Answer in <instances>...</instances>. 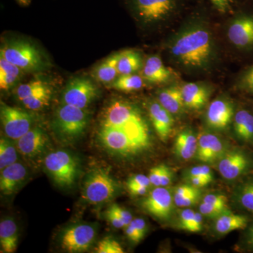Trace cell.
<instances>
[{"instance_id":"cell-1","label":"cell","mask_w":253,"mask_h":253,"mask_svg":"<svg viewBox=\"0 0 253 253\" xmlns=\"http://www.w3.org/2000/svg\"><path fill=\"white\" fill-rule=\"evenodd\" d=\"M204 22L195 20L172 37L168 50L173 60L192 71H203L212 66L217 50L212 32Z\"/></svg>"},{"instance_id":"cell-2","label":"cell","mask_w":253,"mask_h":253,"mask_svg":"<svg viewBox=\"0 0 253 253\" xmlns=\"http://www.w3.org/2000/svg\"><path fill=\"white\" fill-rule=\"evenodd\" d=\"M100 126L121 129L148 147L151 144L147 123L139 110L127 101H111L104 110Z\"/></svg>"},{"instance_id":"cell-3","label":"cell","mask_w":253,"mask_h":253,"mask_svg":"<svg viewBox=\"0 0 253 253\" xmlns=\"http://www.w3.org/2000/svg\"><path fill=\"white\" fill-rule=\"evenodd\" d=\"M44 166L51 179L61 187H70L77 180L79 162L68 151L59 150L50 153L44 158Z\"/></svg>"},{"instance_id":"cell-4","label":"cell","mask_w":253,"mask_h":253,"mask_svg":"<svg viewBox=\"0 0 253 253\" xmlns=\"http://www.w3.org/2000/svg\"><path fill=\"white\" fill-rule=\"evenodd\" d=\"M88 122L85 109L62 104L55 115L54 129L63 140H76L84 132Z\"/></svg>"},{"instance_id":"cell-5","label":"cell","mask_w":253,"mask_h":253,"mask_svg":"<svg viewBox=\"0 0 253 253\" xmlns=\"http://www.w3.org/2000/svg\"><path fill=\"white\" fill-rule=\"evenodd\" d=\"M118 191L117 182L107 170L93 169L86 175L83 187V199L92 205L109 202Z\"/></svg>"},{"instance_id":"cell-6","label":"cell","mask_w":253,"mask_h":253,"mask_svg":"<svg viewBox=\"0 0 253 253\" xmlns=\"http://www.w3.org/2000/svg\"><path fill=\"white\" fill-rule=\"evenodd\" d=\"M0 52V56L22 71L33 72L39 71L44 66L41 52L28 42L14 41L5 43Z\"/></svg>"},{"instance_id":"cell-7","label":"cell","mask_w":253,"mask_h":253,"mask_svg":"<svg viewBox=\"0 0 253 253\" xmlns=\"http://www.w3.org/2000/svg\"><path fill=\"white\" fill-rule=\"evenodd\" d=\"M98 138L105 149L119 156L137 154L148 148L126 131L111 126H100Z\"/></svg>"},{"instance_id":"cell-8","label":"cell","mask_w":253,"mask_h":253,"mask_svg":"<svg viewBox=\"0 0 253 253\" xmlns=\"http://www.w3.org/2000/svg\"><path fill=\"white\" fill-rule=\"evenodd\" d=\"M131 9L144 23H156L170 17L181 0H129Z\"/></svg>"},{"instance_id":"cell-9","label":"cell","mask_w":253,"mask_h":253,"mask_svg":"<svg viewBox=\"0 0 253 253\" xmlns=\"http://www.w3.org/2000/svg\"><path fill=\"white\" fill-rule=\"evenodd\" d=\"M96 235V226L93 224H73L61 231L60 245L66 252H85L90 249Z\"/></svg>"},{"instance_id":"cell-10","label":"cell","mask_w":253,"mask_h":253,"mask_svg":"<svg viewBox=\"0 0 253 253\" xmlns=\"http://www.w3.org/2000/svg\"><path fill=\"white\" fill-rule=\"evenodd\" d=\"M0 118L5 135L11 140H18L33 128L31 115L23 110L8 106L4 102H1Z\"/></svg>"},{"instance_id":"cell-11","label":"cell","mask_w":253,"mask_h":253,"mask_svg":"<svg viewBox=\"0 0 253 253\" xmlns=\"http://www.w3.org/2000/svg\"><path fill=\"white\" fill-rule=\"evenodd\" d=\"M98 89L92 82L84 78L72 80L65 88L62 104L85 109L96 99Z\"/></svg>"},{"instance_id":"cell-12","label":"cell","mask_w":253,"mask_h":253,"mask_svg":"<svg viewBox=\"0 0 253 253\" xmlns=\"http://www.w3.org/2000/svg\"><path fill=\"white\" fill-rule=\"evenodd\" d=\"M229 42L236 49L244 51L253 50V14L241 12L232 21L227 30Z\"/></svg>"},{"instance_id":"cell-13","label":"cell","mask_w":253,"mask_h":253,"mask_svg":"<svg viewBox=\"0 0 253 253\" xmlns=\"http://www.w3.org/2000/svg\"><path fill=\"white\" fill-rule=\"evenodd\" d=\"M253 167L252 158L247 153L239 149L226 151L218 163V170L227 180L238 179L249 172Z\"/></svg>"},{"instance_id":"cell-14","label":"cell","mask_w":253,"mask_h":253,"mask_svg":"<svg viewBox=\"0 0 253 253\" xmlns=\"http://www.w3.org/2000/svg\"><path fill=\"white\" fill-rule=\"evenodd\" d=\"M173 202L174 197L170 190L165 186H158L143 200L141 206L153 217L166 220L172 214Z\"/></svg>"},{"instance_id":"cell-15","label":"cell","mask_w":253,"mask_h":253,"mask_svg":"<svg viewBox=\"0 0 253 253\" xmlns=\"http://www.w3.org/2000/svg\"><path fill=\"white\" fill-rule=\"evenodd\" d=\"M234 116V106L225 98H218L212 101L206 113V123L214 129H225Z\"/></svg>"},{"instance_id":"cell-16","label":"cell","mask_w":253,"mask_h":253,"mask_svg":"<svg viewBox=\"0 0 253 253\" xmlns=\"http://www.w3.org/2000/svg\"><path fill=\"white\" fill-rule=\"evenodd\" d=\"M48 141V136L43 129L33 127L16 140V148L24 157L34 158L44 151Z\"/></svg>"},{"instance_id":"cell-17","label":"cell","mask_w":253,"mask_h":253,"mask_svg":"<svg viewBox=\"0 0 253 253\" xmlns=\"http://www.w3.org/2000/svg\"><path fill=\"white\" fill-rule=\"evenodd\" d=\"M225 152V145L219 136L208 132L198 136L196 157L201 162L211 163L219 161Z\"/></svg>"},{"instance_id":"cell-18","label":"cell","mask_w":253,"mask_h":253,"mask_svg":"<svg viewBox=\"0 0 253 253\" xmlns=\"http://www.w3.org/2000/svg\"><path fill=\"white\" fill-rule=\"evenodd\" d=\"M148 110L150 119L158 137L163 141H167L174 126L172 115L168 112L158 101H151Z\"/></svg>"},{"instance_id":"cell-19","label":"cell","mask_w":253,"mask_h":253,"mask_svg":"<svg viewBox=\"0 0 253 253\" xmlns=\"http://www.w3.org/2000/svg\"><path fill=\"white\" fill-rule=\"evenodd\" d=\"M28 171L26 168L20 163H15L7 166L0 174V191L5 196L14 194L20 185L26 179Z\"/></svg>"},{"instance_id":"cell-20","label":"cell","mask_w":253,"mask_h":253,"mask_svg":"<svg viewBox=\"0 0 253 253\" xmlns=\"http://www.w3.org/2000/svg\"><path fill=\"white\" fill-rule=\"evenodd\" d=\"M185 107L191 110H201L207 104L211 91L203 83H189L181 87Z\"/></svg>"},{"instance_id":"cell-21","label":"cell","mask_w":253,"mask_h":253,"mask_svg":"<svg viewBox=\"0 0 253 253\" xmlns=\"http://www.w3.org/2000/svg\"><path fill=\"white\" fill-rule=\"evenodd\" d=\"M142 77L145 81L156 84L167 83L172 77V73L166 67L159 56H151L145 61L142 68Z\"/></svg>"},{"instance_id":"cell-22","label":"cell","mask_w":253,"mask_h":253,"mask_svg":"<svg viewBox=\"0 0 253 253\" xmlns=\"http://www.w3.org/2000/svg\"><path fill=\"white\" fill-rule=\"evenodd\" d=\"M249 224V217L226 211L218 216L214 221V229L218 234H227L233 231L246 229Z\"/></svg>"},{"instance_id":"cell-23","label":"cell","mask_w":253,"mask_h":253,"mask_svg":"<svg viewBox=\"0 0 253 253\" xmlns=\"http://www.w3.org/2000/svg\"><path fill=\"white\" fill-rule=\"evenodd\" d=\"M198 149V136L191 129L183 130L176 136L174 153L178 158L188 161L196 156Z\"/></svg>"},{"instance_id":"cell-24","label":"cell","mask_w":253,"mask_h":253,"mask_svg":"<svg viewBox=\"0 0 253 253\" xmlns=\"http://www.w3.org/2000/svg\"><path fill=\"white\" fill-rule=\"evenodd\" d=\"M158 101L172 116L181 114L185 107L181 88L177 86H171L161 89L158 93Z\"/></svg>"},{"instance_id":"cell-25","label":"cell","mask_w":253,"mask_h":253,"mask_svg":"<svg viewBox=\"0 0 253 253\" xmlns=\"http://www.w3.org/2000/svg\"><path fill=\"white\" fill-rule=\"evenodd\" d=\"M234 129L238 139L253 144V114L246 109H240L234 116Z\"/></svg>"},{"instance_id":"cell-26","label":"cell","mask_w":253,"mask_h":253,"mask_svg":"<svg viewBox=\"0 0 253 253\" xmlns=\"http://www.w3.org/2000/svg\"><path fill=\"white\" fill-rule=\"evenodd\" d=\"M18 226L11 218H6L0 222V246L1 252L13 253L17 249Z\"/></svg>"},{"instance_id":"cell-27","label":"cell","mask_w":253,"mask_h":253,"mask_svg":"<svg viewBox=\"0 0 253 253\" xmlns=\"http://www.w3.org/2000/svg\"><path fill=\"white\" fill-rule=\"evenodd\" d=\"M22 70L14 63L0 56V88L1 91H8L19 81Z\"/></svg>"},{"instance_id":"cell-28","label":"cell","mask_w":253,"mask_h":253,"mask_svg":"<svg viewBox=\"0 0 253 253\" xmlns=\"http://www.w3.org/2000/svg\"><path fill=\"white\" fill-rule=\"evenodd\" d=\"M118 55L119 53L111 55L95 68L93 76L96 81L103 84H110L116 81L119 75L118 71Z\"/></svg>"},{"instance_id":"cell-29","label":"cell","mask_w":253,"mask_h":253,"mask_svg":"<svg viewBox=\"0 0 253 253\" xmlns=\"http://www.w3.org/2000/svg\"><path fill=\"white\" fill-rule=\"evenodd\" d=\"M142 67V59L138 51L132 49L125 50L118 55V71L121 75L132 74Z\"/></svg>"},{"instance_id":"cell-30","label":"cell","mask_w":253,"mask_h":253,"mask_svg":"<svg viewBox=\"0 0 253 253\" xmlns=\"http://www.w3.org/2000/svg\"><path fill=\"white\" fill-rule=\"evenodd\" d=\"M145 85L144 78L139 75L128 74L121 75L116 78V81L111 84V87L117 90L131 92V91L139 90Z\"/></svg>"},{"instance_id":"cell-31","label":"cell","mask_w":253,"mask_h":253,"mask_svg":"<svg viewBox=\"0 0 253 253\" xmlns=\"http://www.w3.org/2000/svg\"><path fill=\"white\" fill-rule=\"evenodd\" d=\"M236 200L243 209L253 214V179L244 181L237 188Z\"/></svg>"},{"instance_id":"cell-32","label":"cell","mask_w":253,"mask_h":253,"mask_svg":"<svg viewBox=\"0 0 253 253\" xmlns=\"http://www.w3.org/2000/svg\"><path fill=\"white\" fill-rule=\"evenodd\" d=\"M51 89L45 82L41 80H35L20 84L16 88V96L20 101L27 98L31 97L35 95L42 92V91Z\"/></svg>"},{"instance_id":"cell-33","label":"cell","mask_w":253,"mask_h":253,"mask_svg":"<svg viewBox=\"0 0 253 253\" xmlns=\"http://www.w3.org/2000/svg\"><path fill=\"white\" fill-rule=\"evenodd\" d=\"M9 139L2 136L0 139V170L17 162V148Z\"/></svg>"},{"instance_id":"cell-34","label":"cell","mask_w":253,"mask_h":253,"mask_svg":"<svg viewBox=\"0 0 253 253\" xmlns=\"http://www.w3.org/2000/svg\"><path fill=\"white\" fill-rule=\"evenodd\" d=\"M51 96V89H49L31 97L23 99L21 102L26 109L31 111H40L49 105Z\"/></svg>"},{"instance_id":"cell-35","label":"cell","mask_w":253,"mask_h":253,"mask_svg":"<svg viewBox=\"0 0 253 253\" xmlns=\"http://www.w3.org/2000/svg\"><path fill=\"white\" fill-rule=\"evenodd\" d=\"M96 253H123L124 250L116 240L111 237H106L99 241L96 247Z\"/></svg>"},{"instance_id":"cell-36","label":"cell","mask_w":253,"mask_h":253,"mask_svg":"<svg viewBox=\"0 0 253 253\" xmlns=\"http://www.w3.org/2000/svg\"><path fill=\"white\" fill-rule=\"evenodd\" d=\"M239 86L243 91L253 95V65L241 74L239 81Z\"/></svg>"},{"instance_id":"cell-37","label":"cell","mask_w":253,"mask_h":253,"mask_svg":"<svg viewBox=\"0 0 253 253\" xmlns=\"http://www.w3.org/2000/svg\"><path fill=\"white\" fill-rule=\"evenodd\" d=\"M200 188L195 187L191 184H183L177 186L174 193V203L176 206L180 204L183 199H185L189 195L194 194L199 191Z\"/></svg>"},{"instance_id":"cell-38","label":"cell","mask_w":253,"mask_h":253,"mask_svg":"<svg viewBox=\"0 0 253 253\" xmlns=\"http://www.w3.org/2000/svg\"><path fill=\"white\" fill-rule=\"evenodd\" d=\"M202 201L214 207L227 210V199L224 195L208 194L203 198Z\"/></svg>"},{"instance_id":"cell-39","label":"cell","mask_w":253,"mask_h":253,"mask_svg":"<svg viewBox=\"0 0 253 253\" xmlns=\"http://www.w3.org/2000/svg\"><path fill=\"white\" fill-rule=\"evenodd\" d=\"M195 214L193 210L189 208H186L181 211L179 214V226L183 230L189 231L193 221H194Z\"/></svg>"},{"instance_id":"cell-40","label":"cell","mask_w":253,"mask_h":253,"mask_svg":"<svg viewBox=\"0 0 253 253\" xmlns=\"http://www.w3.org/2000/svg\"><path fill=\"white\" fill-rule=\"evenodd\" d=\"M225 211L226 210H222L220 208L214 207V206L206 204V203L203 202V201L199 206V212L203 215L208 218H213V219H216L218 216L220 215L221 213Z\"/></svg>"},{"instance_id":"cell-41","label":"cell","mask_w":253,"mask_h":253,"mask_svg":"<svg viewBox=\"0 0 253 253\" xmlns=\"http://www.w3.org/2000/svg\"><path fill=\"white\" fill-rule=\"evenodd\" d=\"M191 176H204V177L208 178V179L213 180V173L211 168L208 166L204 165V166H196L191 168L186 172V177Z\"/></svg>"},{"instance_id":"cell-42","label":"cell","mask_w":253,"mask_h":253,"mask_svg":"<svg viewBox=\"0 0 253 253\" xmlns=\"http://www.w3.org/2000/svg\"><path fill=\"white\" fill-rule=\"evenodd\" d=\"M165 166H166L165 165H159L150 169L149 178L151 181V185L155 187L161 186V179H162Z\"/></svg>"},{"instance_id":"cell-43","label":"cell","mask_w":253,"mask_h":253,"mask_svg":"<svg viewBox=\"0 0 253 253\" xmlns=\"http://www.w3.org/2000/svg\"><path fill=\"white\" fill-rule=\"evenodd\" d=\"M212 6L221 14L230 12L232 11L234 0H208Z\"/></svg>"},{"instance_id":"cell-44","label":"cell","mask_w":253,"mask_h":253,"mask_svg":"<svg viewBox=\"0 0 253 253\" xmlns=\"http://www.w3.org/2000/svg\"><path fill=\"white\" fill-rule=\"evenodd\" d=\"M126 185H140L146 186L150 188L151 185V181H150L149 176L144 175V174H134L131 176L126 181Z\"/></svg>"},{"instance_id":"cell-45","label":"cell","mask_w":253,"mask_h":253,"mask_svg":"<svg viewBox=\"0 0 253 253\" xmlns=\"http://www.w3.org/2000/svg\"><path fill=\"white\" fill-rule=\"evenodd\" d=\"M110 208L118 214V217L121 218V220L124 223L125 227L132 221L133 218L131 213L125 208L121 207L117 204L112 205Z\"/></svg>"},{"instance_id":"cell-46","label":"cell","mask_w":253,"mask_h":253,"mask_svg":"<svg viewBox=\"0 0 253 253\" xmlns=\"http://www.w3.org/2000/svg\"><path fill=\"white\" fill-rule=\"evenodd\" d=\"M106 217L113 227L116 228V229L125 228L124 223L121 220V218L118 217V214L110 208L106 211Z\"/></svg>"},{"instance_id":"cell-47","label":"cell","mask_w":253,"mask_h":253,"mask_svg":"<svg viewBox=\"0 0 253 253\" xmlns=\"http://www.w3.org/2000/svg\"><path fill=\"white\" fill-rule=\"evenodd\" d=\"M186 179H187L189 184L195 186V187L200 188V189L208 185L212 181L211 179H208V178L200 176H187Z\"/></svg>"},{"instance_id":"cell-48","label":"cell","mask_w":253,"mask_h":253,"mask_svg":"<svg viewBox=\"0 0 253 253\" xmlns=\"http://www.w3.org/2000/svg\"><path fill=\"white\" fill-rule=\"evenodd\" d=\"M201 196V191H196L194 194L189 195L185 199L181 201L180 204L178 205L177 207L179 208H188L190 206H194V205L197 204L199 202Z\"/></svg>"},{"instance_id":"cell-49","label":"cell","mask_w":253,"mask_h":253,"mask_svg":"<svg viewBox=\"0 0 253 253\" xmlns=\"http://www.w3.org/2000/svg\"><path fill=\"white\" fill-rule=\"evenodd\" d=\"M125 231H126V234L127 239H129L131 243H133V244H139L141 241L137 231H136L134 226L131 224V222L129 223L127 226L125 227Z\"/></svg>"},{"instance_id":"cell-50","label":"cell","mask_w":253,"mask_h":253,"mask_svg":"<svg viewBox=\"0 0 253 253\" xmlns=\"http://www.w3.org/2000/svg\"><path fill=\"white\" fill-rule=\"evenodd\" d=\"M131 222L135 227L141 239H144L145 235H146V231H147V225H146V223L144 219H141V218H136V219H132Z\"/></svg>"},{"instance_id":"cell-51","label":"cell","mask_w":253,"mask_h":253,"mask_svg":"<svg viewBox=\"0 0 253 253\" xmlns=\"http://www.w3.org/2000/svg\"><path fill=\"white\" fill-rule=\"evenodd\" d=\"M203 215L201 212H196L194 221L190 228L189 232L198 233L200 232L203 229Z\"/></svg>"},{"instance_id":"cell-52","label":"cell","mask_w":253,"mask_h":253,"mask_svg":"<svg viewBox=\"0 0 253 253\" xmlns=\"http://www.w3.org/2000/svg\"><path fill=\"white\" fill-rule=\"evenodd\" d=\"M246 236H245V244L246 247L251 251H253V221L249 224L246 227Z\"/></svg>"},{"instance_id":"cell-53","label":"cell","mask_w":253,"mask_h":253,"mask_svg":"<svg viewBox=\"0 0 253 253\" xmlns=\"http://www.w3.org/2000/svg\"><path fill=\"white\" fill-rule=\"evenodd\" d=\"M127 189L132 196H141L147 194L149 188L144 186L133 185L128 186Z\"/></svg>"},{"instance_id":"cell-54","label":"cell","mask_w":253,"mask_h":253,"mask_svg":"<svg viewBox=\"0 0 253 253\" xmlns=\"http://www.w3.org/2000/svg\"><path fill=\"white\" fill-rule=\"evenodd\" d=\"M172 179V170L169 169L168 166H165L164 170H163L162 179H161V186L167 187L171 184Z\"/></svg>"},{"instance_id":"cell-55","label":"cell","mask_w":253,"mask_h":253,"mask_svg":"<svg viewBox=\"0 0 253 253\" xmlns=\"http://www.w3.org/2000/svg\"><path fill=\"white\" fill-rule=\"evenodd\" d=\"M17 1L20 4L24 5V6L29 4V3L31 2V0H17Z\"/></svg>"},{"instance_id":"cell-56","label":"cell","mask_w":253,"mask_h":253,"mask_svg":"<svg viewBox=\"0 0 253 253\" xmlns=\"http://www.w3.org/2000/svg\"><path fill=\"white\" fill-rule=\"evenodd\" d=\"M252 1H253V0H252Z\"/></svg>"}]
</instances>
